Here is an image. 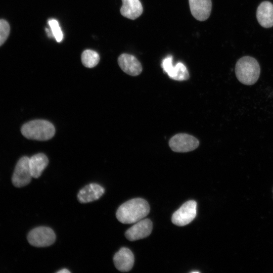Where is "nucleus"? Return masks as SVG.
<instances>
[{"label": "nucleus", "instance_id": "obj_1", "mask_svg": "<svg viewBox=\"0 0 273 273\" xmlns=\"http://www.w3.org/2000/svg\"><path fill=\"white\" fill-rule=\"evenodd\" d=\"M149 212L148 203L142 198H138L121 204L116 211V216L120 222L130 224L143 219Z\"/></svg>", "mask_w": 273, "mask_h": 273}, {"label": "nucleus", "instance_id": "obj_2", "mask_svg": "<svg viewBox=\"0 0 273 273\" xmlns=\"http://www.w3.org/2000/svg\"><path fill=\"white\" fill-rule=\"evenodd\" d=\"M236 75L242 83L251 85L259 78L260 68L257 61L250 56H244L238 60L235 67Z\"/></svg>", "mask_w": 273, "mask_h": 273}, {"label": "nucleus", "instance_id": "obj_3", "mask_svg": "<svg viewBox=\"0 0 273 273\" xmlns=\"http://www.w3.org/2000/svg\"><path fill=\"white\" fill-rule=\"evenodd\" d=\"M21 131L23 135L28 139L47 141L54 136L55 128L54 125L47 120L36 119L24 124Z\"/></svg>", "mask_w": 273, "mask_h": 273}, {"label": "nucleus", "instance_id": "obj_4", "mask_svg": "<svg viewBox=\"0 0 273 273\" xmlns=\"http://www.w3.org/2000/svg\"><path fill=\"white\" fill-rule=\"evenodd\" d=\"M28 242L37 247H48L55 241L56 235L54 231L47 226H39L32 229L27 236Z\"/></svg>", "mask_w": 273, "mask_h": 273}, {"label": "nucleus", "instance_id": "obj_5", "mask_svg": "<svg viewBox=\"0 0 273 273\" xmlns=\"http://www.w3.org/2000/svg\"><path fill=\"white\" fill-rule=\"evenodd\" d=\"M199 141L194 136L184 133L173 135L169 141V146L174 152L185 153L197 149Z\"/></svg>", "mask_w": 273, "mask_h": 273}, {"label": "nucleus", "instance_id": "obj_6", "mask_svg": "<svg viewBox=\"0 0 273 273\" xmlns=\"http://www.w3.org/2000/svg\"><path fill=\"white\" fill-rule=\"evenodd\" d=\"M197 214V203L194 200L185 202L173 213L171 221L177 226H184L190 223Z\"/></svg>", "mask_w": 273, "mask_h": 273}, {"label": "nucleus", "instance_id": "obj_7", "mask_svg": "<svg viewBox=\"0 0 273 273\" xmlns=\"http://www.w3.org/2000/svg\"><path fill=\"white\" fill-rule=\"evenodd\" d=\"M29 161V158L28 157L23 156L17 163L12 178L14 186L22 187L31 181L32 176Z\"/></svg>", "mask_w": 273, "mask_h": 273}, {"label": "nucleus", "instance_id": "obj_8", "mask_svg": "<svg viewBox=\"0 0 273 273\" xmlns=\"http://www.w3.org/2000/svg\"><path fill=\"white\" fill-rule=\"evenodd\" d=\"M172 56H168L163 59L161 67L169 77L176 81L187 80L189 78V73L186 66L181 62L173 65Z\"/></svg>", "mask_w": 273, "mask_h": 273}, {"label": "nucleus", "instance_id": "obj_9", "mask_svg": "<svg viewBox=\"0 0 273 273\" xmlns=\"http://www.w3.org/2000/svg\"><path fill=\"white\" fill-rule=\"evenodd\" d=\"M152 230V222L148 218L142 219L135 223L125 233V236L130 241L142 239L149 236Z\"/></svg>", "mask_w": 273, "mask_h": 273}, {"label": "nucleus", "instance_id": "obj_10", "mask_svg": "<svg viewBox=\"0 0 273 273\" xmlns=\"http://www.w3.org/2000/svg\"><path fill=\"white\" fill-rule=\"evenodd\" d=\"M118 63L122 70L126 74L135 76L142 71V66L134 56L128 54H122L118 58Z\"/></svg>", "mask_w": 273, "mask_h": 273}, {"label": "nucleus", "instance_id": "obj_11", "mask_svg": "<svg viewBox=\"0 0 273 273\" xmlns=\"http://www.w3.org/2000/svg\"><path fill=\"white\" fill-rule=\"evenodd\" d=\"M134 261L132 252L127 248L122 247L114 255L113 262L119 271L126 272L132 267Z\"/></svg>", "mask_w": 273, "mask_h": 273}, {"label": "nucleus", "instance_id": "obj_12", "mask_svg": "<svg viewBox=\"0 0 273 273\" xmlns=\"http://www.w3.org/2000/svg\"><path fill=\"white\" fill-rule=\"evenodd\" d=\"M190 11L197 20L203 21L207 20L211 14V0H189Z\"/></svg>", "mask_w": 273, "mask_h": 273}, {"label": "nucleus", "instance_id": "obj_13", "mask_svg": "<svg viewBox=\"0 0 273 273\" xmlns=\"http://www.w3.org/2000/svg\"><path fill=\"white\" fill-rule=\"evenodd\" d=\"M104 188L98 184H89L82 188L77 194L78 201L81 203L90 202L99 199L104 193Z\"/></svg>", "mask_w": 273, "mask_h": 273}, {"label": "nucleus", "instance_id": "obj_14", "mask_svg": "<svg viewBox=\"0 0 273 273\" xmlns=\"http://www.w3.org/2000/svg\"><path fill=\"white\" fill-rule=\"evenodd\" d=\"M256 18L259 24L263 27H272L273 4L268 1L261 3L257 9Z\"/></svg>", "mask_w": 273, "mask_h": 273}, {"label": "nucleus", "instance_id": "obj_15", "mask_svg": "<svg viewBox=\"0 0 273 273\" xmlns=\"http://www.w3.org/2000/svg\"><path fill=\"white\" fill-rule=\"evenodd\" d=\"M121 14L128 19L134 20L143 13V8L140 0H122Z\"/></svg>", "mask_w": 273, "mask_h": 273}, {"label": "nucleus", "instance_id": "obj_16", "mask_svg": "<svg viewBox=\"0 0 273 273\" xmlns=\"http://www.w3.org/2000/svg\"><path fill=\"white\" fill-rule=\"evenodd\" d=\"M29 167L32 177H39L49 164L47 156L43 153H38L29 158Z\"/></svg>", "mask_w": 273, "mask_h": 273}, {"label": "nucleus", "instance_id": "obj_17", "mask_svg": "<svg viewBox=\"0 0 273 273\" xmlns=\"http://www.w3.org/2000/svg\"><path fill=\"white\" fill-rule=\"evenodd\" d=\"M82 64L87 68H93L99 62L100 56L99 54L92 50L84 51L81 56Z\"/></svg>", "mask_w": 273, "mask_h": 273}, {"label": "nucleus", "instance_id": "obj_18", "mask_svg": "<svg viewBox=\"0 0 273 273\" xmlns=\"http://www.w3.org/2000/svg\"><path fill=\"white\" fill-rule=\"evenodd\" d=\"M48 23L51 29L53 36L58 42L62 41L63 35L58 22L55 19H51Z\"/></svg>", "mask_w": 273, "mask_h": 273}, {"label": "nucleus", "instance_id": "obj_19", "mask_svg": "<svg viewBox=\"0 0 273 273\" xmlns=\"http://www.w3.org/2000/svg\"><path fill=\"white\" fill-rule=\"evenodd\" d=\"M10 30V27L8 22L4 19H0V46L7 40Z\"/></svg>", "mask_w": 273, "mask_h": 273}, {"label": "nucleus", "instance_id": "obj_20", "mask_svg": "<svg viewBox=\"0 0 273 273\" xmlns=\"http://www.w3.org/2000/svg\"><path fill=\"white\" fill-rule=\"evenodd\" d=\"M57 273H69L70 272V271L66 268H63L57 271Z\"/></svg>", "mask_w": 273, "mask_h": 273}]
</instances>
